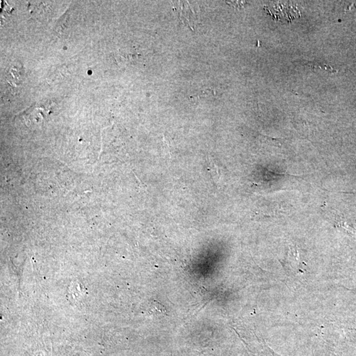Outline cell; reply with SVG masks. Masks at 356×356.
Listing matches in <instances>:
<instances>
[{"label": "cell", "instance_id": "obj_1", "mask_svg": "<svg viewBox=\"0 0 356 356\" xmlns=\"http://www.w3.org/2000/svg\"><path fill=\"white\" fill-rule=\"evenodd\" d=\"M21 71V68L18 65H14V67H11L9 73L7 72V80L9 82L18 85L22 78Z\"/></svg>", "mask_w": 356, "mask_h": 356}]
</instances>
